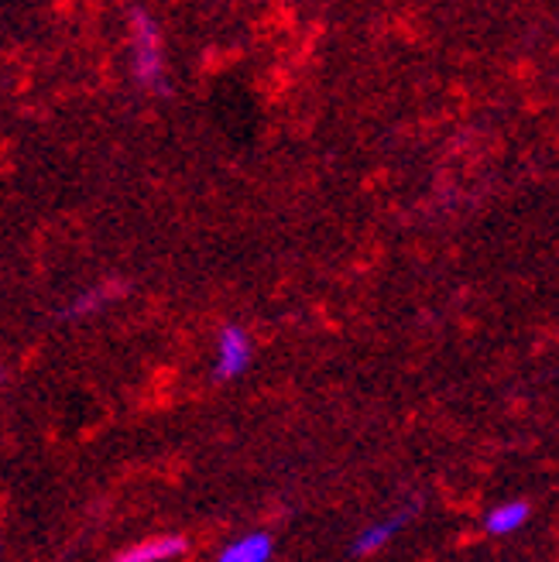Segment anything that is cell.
Here are the masks:
<instances>
[{"instance_id": "obj_7", "label": "cell", "mask_w": 559, "mask_h": 562, "mask_svg": "<svg viewBox=\"0 0 559 562\" xmlns=\"http://www.w3.org/2000/svg\"><path fill=\"white\" fill-rule=\"evenodd\" d=\"M121 289H118V281H104V285H93L86 292H80L73 302L65 306V319H80V316H93V313H100L110 298H118Z\"/></svg>"}, {"instance_id": "obj_5", "label": "cell", "mask_w": 559, "mask_h": 562, "mask_svg": "<svg viewBox=\"0 0 559 562\" xmlns=\"http://www.w3.org/2000/svg\"><path fill=\"white\" fill-rule=\"evenodd\" d=\"M532 518V501L525 498H508L501 504H491L484 511V532L495 538H508L525 528V522Z\"/></svg>"}, {"instance_id": "obj_2", "label": "cell", "mask_w": 559, "mask_h": 562, "mask_svg": "<svg viewBox=\"0 0 559 562\" xmlns=\"http://www.w3.org/2000/svg\"><path fill=\"white\" fill-rule=\"evenodd\" d=\"M254 361V337L241 322H223L214 343V378L217 381H238L247 374Z\"/></svg>"}, {"instance_id": "obj_8", "label": "cell", "mask_w": 559, "mask_h": 562, "mask_svg": "<svg viewBox=\"0 0 559 562\" xmlns=\"http://www.w3.org/2000/svg\"><path fill=\"white\" fill-rule=\"evenodd\" d=\"M0 381H4V367H0Z\"/></svg>"}, {"instance_id": "obj_4", "label": "cell", "mask_w": 559, "mask_h": 562, "mask_svg": "<svg viewBox=\"0 0 559 562\" xmlns=\"http://www.w3.org/2000/svg\"><path fill=\"white\" fill-rule=\"evenodd\" d=\"M185 552H190V538L182 532H166V535H151L145 542L124 549L113 562H175Z\"/></svg>"}, {"instance_id": "obj_1", "label": "cell", "mask_w": 559, "mask_h": 562, "mask_svg": "<svg viewBox=\"0 0 559 562\" xmlns=\"http://www.w3.org/2000/svg\"><path fill=\"white\" fill-rule=\"evenodd\" d=\"M127 49H131V76L134 83L161 93L169 86V65H166V41H161V25L145 11V8H131L127 14Z\"/></svg>"}, {"instance_id": "obj_3", "label": "cell", "mask_w": 559, "mask_h": 562, "mask_svg": "<svg viewBox=\"0 0 559 562\" xmlns=\"http://www.w3.org/2000/svg\"><path fill=\"white\" fill-rule=\"evenodd\" d=\"M418 514V504L415 508H402V511H394V514H388V518H381V522H375V525H367L364 532H357L354 535V542H351V555L354 559H364V555H375V552H381L394 535H399L412 518Z\"/></svg>"}, {"instance_id": "obj_6", "label": "cell", "mask_w": 559, "mask_h": 562, "mask_svg": "<svg viewBox=\"0 0 559 562\" xmlns=\"http://www.w3.org/2000/svg\"><path fill=\"white\" fill-rule=\"evenodd\" d=\"M275 559V538L262 528L244 532L217 552V562H271Z\"/></svg>"}]
</instances>
